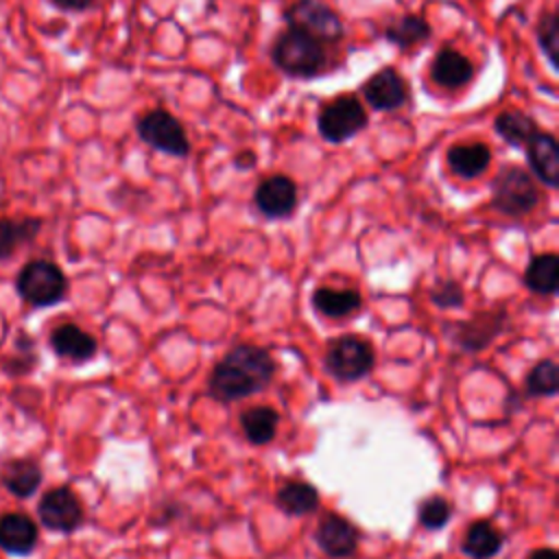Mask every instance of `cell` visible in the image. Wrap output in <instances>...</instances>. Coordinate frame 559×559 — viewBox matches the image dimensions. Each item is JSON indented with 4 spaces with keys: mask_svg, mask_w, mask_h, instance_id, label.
I'll list each match as a JSON object with an SVG mask.
<instances>
[{
    "mask_svg": "<svg viewBox=\"0 0 559 559\" xmlns=\"http://www.w3.org/2000/svg\"><path fill=\"white\" fill-rule=\"evenodd\" d=\"M275 373L271 354L258 345H236L214 367L207 391L218 402H236L262 391Z\"/></svg>",
    "mask_w": 559,
    "mask_h": 559,
    "instance_id": "1",
    "label": "cell"
},
{
    "mask_svg": "<svg viewBox=\"0 0 559 559\" xmlns=\"http://www.w3.org/2000/svg\"><path fill=\"white\" fill-rule=\"evenodd\" d=\"M271 59L277 70L293 79H314L328 66L325 46L319 39L290 26L275 37L271 46Z\"/></svg>",
    "mask_w": 559,
    "mask_h": 559,
    "instance_id": "2",
    "label": "cell"
},
{
    "mask_svg": "<svg viewBox=\"0 0 559 559\" xmlns=\"http://www.w3.org/2000/svg\"><path fill=\"white\" fill-rule=\"evenodd\" d=\"M20 299L33 308H48L59 304L68 293V280L59 264L52 260L35 258L22 264L15 277Z\"/></svg>",
    "mask_w": 559,
    "mask_h": 559,
    "instance_id": "3",
    "label": "cell"
},
{
    "mask_svg": "<svg viewBox=\"0 0 559 559\" xmlns=\"http://www.w3.org/2000/svg\"><path fill=\"white\" fill-rule=\"evenodd\" d=\"M539 203V188L533 175L520 166L502 168L491 181V205L507 216H526Z\"/></svg>",
    "mask_w": 559,
    "mask_h": 559,
    "instance_id": "4",
    "label": "cell"
},
{
    "mask_svg": "<svg viewBox=\"0 0 559 559\" xmlns=\"http://www.w3.org/2000/svg\"><path fill=\"white\" fill-rule=\"evenodd\" d=\"M369 124L367 109L356 96H338L330 100L317 116V131L330 144H343L365 131Z\"/></svg>",
    "mask_w": 559,
    "mask_h": 559,
    "instance_id": "5",
    "label": "cell"
},
{
    "mask_svg": "<svg viewBox=\"0 0 559 559\" xmlns=\"http://www.w3.org/2000/svg\"><path fill=\"white\" fill-rule=\"evenodd\" d=\"M135 133L144 144L170 157H186L190 153V140L183 124L166 109L157 107L142 114L135 120Z\"/></svg>",
    "mask_w": 559,
    "mask_h": 559,
    "instance_id": "6",
    "label": "cell"
},
{
    "mask_svg": "<svg viewBox=\"0 0 559 559\" xmlns=\"http://www.w3.org/2000/svg\"><path fill=\"white\" fill-rule=\"evenodd\" d=\"M284 20L290 28H297L321 44L341 41L345 35V24L338 13L323 0H295L284 11Z\"/></svg>",
    "mask_w": 559,
    "mask_h": 559,
    "instance_id": "7",
    "label": "cell"
},
{
    "mask_svg": "<svg viewBox=\"0 0 559 559\" xmlns=\"http://www.w3.org/2000/svg\"><path fill=\"white\" fill-rule=\"evenodd\" d=\"M373 347L356 334L334 338L325 349V369L341 382H356L373 369Z\"/></svg>",
    "mask_w": 559,
    "mask_h": 559,
    "instance_id": "8",
    "label": "cell"
},
{
    "mask_svg": "<svg viewBox=\"0 0 559 559\" xmlns=\"http://www.w3.org/2000/svg\"><path fill=\"white\" fill-rule=\"evenodd\" d=\"M39 524L55 533H74L83 524V504L70 487H52L37 502Z\"/></svg>",
    "mask_w": 559,
    "mask_h": 559,
    "instance_id": "9",
    "label": "cell"
},
{
    "mask_svg": "<svg viewBox=\"0 0 559 559\" xmlns=\"http://www.w3.org/2000/svg\"><path fill=\"white\" fill-rule=\"evenodd\" d=\"M360 92L367 105L376 111H395L408 100V83L406 79L391 66L373 72L362 85Z\"/></svg>",
    "mask_w": 559,
    "mask_h": 559,
    "instance_id": "10",
    "label": "cell"
},
{
    "mask_svg": "<svg viewBox=\"0 0 559 559\" xmlns=\"http://www.w3.org/2000/svg\"><path fill=\"white\" fill-rule=\"evenodd\" d=\"M253 203L266 218L290 216L297 207V186L286 175H271L258 183Z\"/></svg>",
    "mask_w": 559,
    "mask_h": 559,
    "instance_id": "11",
    "label": "cell"
},
{
    "mask_svg": "<svg viewBox=\"0 0 559 559\" xmlns=\"http://www.w3.org/2000/svg\"><path fill=\"white\" fill-rule=\"evenodd\" d=\"M37 542L39 528L31 515L22 511L0 513V550L13 557H28Z\"/></svg>",
    "mask_w": 559,
    "mask_h": 559,
    "instance_id": "12",
    "label": "cell"
},
{
    "mask_svg": "<svg viewBox=\"0 0 559 559\" xmlns=\"http://www.w3.org/2000/svg\"><path fill=\"white\" fill-rule=\"evenodd\" d=\"M48 343H50V349L59 358L70 360L74 365L92 360L96 349H98L96 338L90 332H85L83 328H79L76 323H61V325H57L50 332Z\"/></svg>",
    "mask_w": 559,
    "mask_h": 559,
    "instance_id": "13",
    "label": "cell"
},
{
    "mask_svg": "<svg viewBox=\"0 0 559 559\" xmlns=\"http://www.w3.org/2000/svg\"><path fill=\"white\" fill-rule=\"evenodd\" d=\"M526 159L533 175L548 188H557L559 183V144L552 133L537 131L526 142Z\"/></svg>",
    "mask_w": 559,
    "mask_h": 559,
    "instance_id": "14",
    "label": "cell"
},
{
    "mask_svg": "<svg viewBox=\"0 0 559 559\" xmlns=\"http://www.w3.org/2000/svg\"><path fill=\"white\" fill-rule=\"evenodd\" d=\"M314 539H317L319 548L325 555H330L334 559H341V557H349L356 550V546H358V531L345 518L328 513L319 522Z\"/></svg>",
    "mask_w": 559,
    "mask_h": 559,
    "instance_id": "15",
    "label": "cell"
},
{
    "mask_svg": "<svg viewBox=\"0 0 559 559\" xmlns=\"http://www.w3.org/2000/svg\"><path fill=\"white\" fill-rule=\"evenodd\" d=\"M0 480L2 487L15 496V498H31L41 480H44V472L39 467V463L31 456H13L9 461L2 463L0 469Z\"/></svg>",
    "mask_w": 559,
    "mask_h": 559,
    "instance_id": "16",
    "label": "cell"
},
{
    "mask_svg": "<svg viewBox=\"0 0 559 559\" xmlns=\"http://www.w3.org/2000/svg\"><path fill=\"white\" fill-rule=\"evenodd\" d=\"M430 76L441 87H463L474 79V63L456 48H441L430 63Z\"/></svg>",
    "mask_w": 559,
    "mask_h": 559,
    "instance_id": "17",
    "label": "cell"
},
{
    "mask_svg": "<svg viewBox=\"0 0 559 559\" xmlns=\"http://www.w3.org/2000/svg\"><path fill=\"white\" fill-rule=\"evenodd\" d=\"M44 227V221L37 216L24 218H0V262L11 260L17 249L33 242Z\"/></svg>",
    "mask_w": 559,
    "mask_h": 559,
    "instance_id": "18",
    "label": "cell"
},
{
    "mask_svg": "<svg viewBox=\"0 0 559 559\" xmlns=\"http://www.w3.org/2000/svg\"><path fill=\"white\" fill-rule=\"evenodd\" d=\"M445 162L450 170L463 179H474L483 175L489 168L491 151L483 142H467V144H454L445 153Z\"/></svg>",
    "mask_w": 559,
    "mask_h": 559,
    "instance_id": "19",
    "label": "cell"
},
{
    "mask_svg": "<svg viewBox=\"0 0 559 559\" xmlns=\"http://www.w3.org/2000/svg\"><path fill=\"white\" fill-rule=\"evenodd\" d=\"M502 321H504V312H483L472 321H463L456 328V343L463 345L465 349H483L487 343H491V338L502 330Z\"/></svg>",
    "mask_w": 559,
    "mask_h": 559,
    "instance_id": "20",
    "label": "cell"
},
{
    "mask_svg": "<svg viewBox=\"0 0 559 559\" xmlns=\"http://www.w3.org/2000/svg\"><path fill=\"white\" fill-rule=\"evenodd\" d=\"M493 131L513 148H524L526 142L539 131L537 122L522 109H504L493 120Z\"/></svg>",
    "mask_w": 559,
    "mask_h": 559,
    "instance_id": "21",
    "label": "cell"
},
{
    "mask_svg": "<svg viewBox=\"0 0 559 559\" xmlns=\"http://www.w3.org/2000/svg\"><path fill=\"white\" fill-rule=\"evenodd\" d=\"M430 35H432L430 24L421 15H417V13H406V15L397 17V20H393L382 31V37L389 44H393V46H397L402 50H408V48H413L417 44L428 41Z\"/></svg>",
    "mask_w": 559,
    "mask_h": 559,
    "instance_id": "22",
    "label": "cell"
},
{
    "mask_svg": "<svg viewBox=\"0 0 559 559\" xmlns=\"http://www.w3.org/2000/svg\"><path fill=\"white\" fill-rule=\"evenodd\" d=\"M275 504L288 515H308L319 507V493L308 483H286L275 493Z\"/></svg>",
    "mask_w": 559,
    "mask_h": 559,
    "instance_id": "23",
    "label": "cell"
},
{
    "mask_svg": "<svg viewBox=\"0 0 559 559\" xmlns=\"http://www.w3.org/2000/svg\"><path fill=\"white\" fill-rule=\"evenodd\" d=\"M526 286L537 295H552L559 282V258L557 253H542L531 260L524 273Z\"/></svg>",
    "mask_w": 559,
    "mask_h": 559,
    "instance_id": "24",
    "label": "cell"
},
{
    "mask_svg": "<svg viewBox=\"0 0 559 559\" xmlns=\"http://www.w3.org/2000/svg\"><path fill=\"white\" fill-rule=\"evenodd\" d=\"M502 546V537L498 533V528L487 522V520H478L474 522L463 539V550L472 557V559H489L493 557Z\"/></svg>",
    "mask_w": 559,
    "mask_h": 559,
    "instance_id": "25",
    "label": "cell"
},
{
    "mask_svg": "<svg viewBox=\"0 0 559 559\" xmlns=\"http://www.w3.org/2000/svg\"><path fill=\"white\" fill-rule=\"evenodd\" d=\"M312 304L314 308L325 314V317H332V319H341V317H347L352 312L358 310L360 306V295L352 288L347 290H336V288H317L314 295H312Z\"/></svg>",
    "mask_w": 559,
    "mask_h": 559,
    "instance_id": "26",
    "label": "cell"
},
{
    "mask_svg": "<svg viewBox=\"0 0 559 559\" xmlns=\"http://www.w3.org/2000/svg\"><path fill=\"white\" fill-rule=\"evenodd\" d=\"M240 428L251 443L264 445L275 437L277 413L271 406H251L240 415Z\"/></svg>",
    "mask_w": 559,
    "mask_h": 559,
    "instance_id": "27",
    "label": "cell"
},
{
    "mask_svg": "<svg viewBox=\"0 0 559 559\" xmlns=\"http://www.w3.org/2000/svg\"><path fill=\"white\" fill-rule=\"evenodd\" d=\"M537 44L548 59L550 68H559V15L557 11H546L537 22Z\"/></svg>",
    "mask_w": 559,
    "mask_h": 559,
    "instance_id": "28",
    "label": "cell"
},
{
    "mask_svg": "<svg viewBox=\"0 0 559 559\" xmlns=\"http://www.w3.org/2000/svg\"><path fill=\"white\" fill-rule=\"evenodd\" d=\"M2 367L9 376L20 378V376H28L35 367H37V352H35V343L33 338L26 334H20L15 338V352L4 356Z\"/></svg>",
    "mask_w": 559,
    "mask_h": 559,
    "instance_id": "29",
    "label": "cell"
},
{
    "mask_svg": "<svg viewBox=\"0 0 559 559\" xmlns=\"http://www.w3.org/2000/svg\"><path fill=\"white\" fill-rule=\"evenodd\" d=\"M559 389V367L555 360L537 362L526 376V391L531 395H555Z\"/></svg>",
    "mask_w": 559,
    "mask_h": 559,
    "instance_id": "30",
    "label": "cell"
},
{
    "mask_svg": "<svg viewBox=\"0 0 559 559\" xmlns=\"http://www.w3.org/2000/svg\"><path fill=\"white\" fill-rule=\"evenodd\" d=\"M450 513H452V509H450L448 500L441 498V496H430V498H426V500L419 504V509H417L419 524H421L424 528H430V531H437V528L445 526V522L450 520Z\"/></svg>",
    "mask_w": 559,
    "mask_h": 559,
    "instance_id": "31",
    "label": "cell"
},
{
    "mask_svg": "<svg viewBox=\"0 0 559 559\" xmlns=\"http://www.w3.org/2000/svg\"><path fill=\"white\" fill-rule=\"evenodd\" d=\"M430 299L435 306L439 308H456L463 304V290L459 286V282L454 280H443V282H437L430 290Z\"/></svg>",
    "mask_w": 559,
    "mask_h": 559,
    "instance_id": "32",
    "label": "cell"
},
{
    "mask_svg": "<svg viewBox=\"0 0 559 559\" xmlns=\"http://www.w3.org/2000/svg\"><path fill=\"white\" fill-rule=\"evenodd\" d=\"M52 2L63 11H87L90 7H94L96 0H52Z\"/></svg>",
    "mask_w": 559,
    "mask_h": 559,
    "instance_id": "33",
    "label": "cell"
},
{
    "mask_svg": "<svg viewBox=\"0 0 559 559\" xmlns=\"http://www.w3.org/2000/svg\"><path fill=\"white\" fill-rule=\"evenodd\" d=\"M234 166H236L238 170H249V168H253V166H255V153H253V151H242V153H238V155L234 157Z\"/></svg>",
    "mask_w": 559,
    "mask_h": 559,
    "instance_id": "34",
    "label": "cell"
},
{
    "mask_svg": "<svg viewBox=\"0 0 559 559\" xmlns=\"http://www.w3.org/2000/svg\"><path fill=\"white\" fill-rule=\"evenodd\" d=\"M528 559H559V555L555 548H537L531 552Z\"/></svg>",
    "mask_w": 559,
    "mask_h": 559,
    "instance_id": "35",
    "label": "cell"
}]
</instances>
